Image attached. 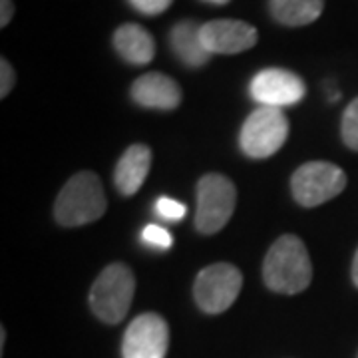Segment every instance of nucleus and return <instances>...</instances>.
<instances>
[{
    "label": "nucleus",
    "instance_id": "1",
    "mask_svg": "<svg viewBox=\"0 0 358 358\" xmlns=\"http://www.w3.org/2000/svg\"><path fill=\"white\" fill-rule=\"evenodd\" d=\"M263 279L275 293H303L313 281V263L305 243L294 235L279 237L265 257Z\"/></svg>",
    "mask_w": 358,
    "mask_h": 358
},
{
    "label": "nucleus",
    "instance_id": "2",
    "mask_svg": "<svg viewBox=\"0 0 358 358\" xmlns=\"http://www.w3.org/2000/svg\"><path fill=\"white\" fill-rule=\"evenodd\" d=\"M106 195L94 171H80L66 181L54 203V217L64 227H80L98 221L106 213Z\"/></svg>",
    "mask_w": 358,
    "mask_h": 358
},
{
    "label": "nucleus",
    "instance_id": "3",
    "mask_svg": "<svg viewBox=\"0 0 358 358\" xmlns=\"http://www.w3.org/2000/svg\"><path fill=\"white\" fill-rule=\"evenodd\" d=\"M136 293V277L124 263H112L98 275L90 291V307L108 324L126 319Z\"/></svg>",
    "mask_w": 358,
    "mask_h": 358
},
{
    "label": "nucleus",
    "instance_id": "4",
    "mask_svg": "<svg viewBox=\"0 0 358 358\" xmlns=\"http://www.w3.org/2000/svg\"><path fill=\"white\" fill-rule=\"evenodd\" d=\"M235 203H237L235 183L221 173H207L197 183L195 227L203 235L219 233L233 217Z\"/></svg>",
    "mask_w": 358,
    "mask_h": 358
},
{
    "label": "nucleus",
    "instance_id": "5",
    "mask_svg": "<svg viewBox=\"0 0 358 358\" xmlns=\"http://www.w3.org/2000/svg\"><path fill=\"white\" fill-rule=\"evenodd\" d=\"M289 136V122L277 108H257L245 120L239 143L247 157L265 159L275 155L282 148Z\"/></svg>",
    "mask_w": 358,
    "mask_h": 358
},
{
    "label": "nucleus",
    "instance_id": "6",
    "mask_svg": "<svg viewBox=\"0 0 358 358\" xmlns=\"http://www.w3.org/2000/svg\"><path fill=\"white\" fill-rule=\"evenodd\" d=\"M294 201L303 207H317L345 192L346 173L331 162H308L291 179Z\"/></svg>",
    "mask_w": 358,
    "mask_h": 358
},
{
    "label": "nucleus",
    "instance_id": "7",
    "mask_svg": "<svg viewBox=\"0 0 358 358\" xmlns=\"http://www.w3.org/2000/svg\"><path fill=\"white\" fill-rule=\"evenodd\" d=\"M243 287L241 271L229 263H215L205 267L193 285L195 303L207 315H219L237 301Z\"/></svg>",
    "mask_w": 358,
    "mask_h": 358
},
{
    "label": "nucleus",
    "instance_id": "8",
    "mask_svg": "<svg viewBox=\"0 0 358 358\" xmlns=\"http://www.w3.org/2000/svg\"><path fill=\"white\" fill-rule=\"evenodd\" d=\"M169 348V327L164 317L143 313L129 322L122 343L124 358H166Z\"/></svg>",
    "mask_w": 358,
    "mask_h": 358
},
{
    "label": "nucleus",
    "instance_id": "9",
    "mask_svg": "<svg viewBox=\"0 0 358 358\" xmlns=\"http://www.w3.org/2000/svg\"><path fill=\"white\" fill-rule=\"evenodd\" d=\"M305 82L294 72L282 68L261 70L249 84V94L257 103L277 110L299 103L305 98Z\"/></svg>",
    "mask_w": 358,
    "mask_h": 358
},
{
    "label": "nucleus",
    "instance_id": "10",
    "mask_svg": "<svg viewBox=\"0 0 358 358\" xmlns=\"http://www.w3.org/2000/svg\"><path fill=\"white\" fill-rule=\"evenodd\" d=\"M257 28L243 20H211L201 24V40L209 54H241L257 44Z\"/></svg>",
    "mask_w": 358,
    "mask_h": 358
},
{
    "label": "nucleus",
    "instance_id": "11",
    "mask_svg": "<svg viewBox=\"0 0 358 358\" xmlns=\"http://www.w3.org/2000/svg\"><path fill=\"white\" fill-rule=\"evenodd\" d=\"M131 98L141 108L176 110L181 103V88L173 78L162 72H148L131 84Z\"/></svg>",
    "mask_w": 358,
    "mask_h": 358
},
{
    "label": "nucleus",
    "instance_id": "12",
    "mask_svg": "<svg viewBox=\"0 0 358 358\" xmlns=\"http://www.w3.org/2000/svg\"><path fill=\"white\" fill-rule=\"evenodd\" d=\"M150 167H152V150L143 143L129 145L115 166V187L124 195L138 193L150 173Z\"/></svg>",
    "mask_w": 358,
    "mask_h": 358
},
{
    "label": "nucleus",
    "instance_id": "13",
    "mask_svg": "<svg viewBox=\"0 0 358 358\" xmlns=\"http://www.w3.org/2000/svg\"><path fill=\"white\" fill-rule=\"evenodd\" d=\"M114 48L131 66H145L155 58L154 36L140 24H122L114 32Z\"/></svg>",
    "mask_w": 358,
    "mask_h": 358
},
{
    "label": "nucleus",
    "instance_id": "14",
    "mask_svg": "<svg viewBox=\"0 0 358 358\" xmlns=\"http://www.w3.org/2000/svg\"><path fill=\"white\" fill-rule=\"evenodd\" d=\"M169 44L173 54L189 68L205 66L211 58L201 40V26H197L193 20H183L173 26L169 34Z\"/></svg>",
    "mask_w": 358,
    "mask_h": 358
},
{
    "label": "nucleus",
    "instance_id": "15",
    "mask_svg": "<svg viewBox=\"0 0 358 358\" xmlns=\"http://www.w3.org/2000/svg\"><path fill=\"white\" fill-rule=\"evenodd\" d=\"M271 16L282 26H307L319 20L324 0H268Z\"/></svg>",
    "mask_w": 358,
    "mask_h": 358
},
{
    "label": "nucleus",
    "instance_id": "16",
    "mask_svg": "<svg viewBox=\"0 0 358 358\" xmlns=\"http://www.w3.org/2000/svg\"><path fill=\"white\" fill-rule=\"evenodd\" d=\"M341 134H343V141L346 145L358 152V98L348 103V108L345 110Z\"/></svg>",
    "mask_w": 358,
    "mask_h": 358
},
{
    "label": "nucleus",
    "instance_id": "17",
    "mask_svg": "<svg viewBox=\"0 0 358 358\" xmlns=\"http://www.w3.org/2000/svg\"><path fill=\"white\" fill-rule=\"evenodd\" d=\"M141 241L148 245V247H154L157 251H166L173 245V237L167 229H164L162 225H145L141 231Z\"/></svg>",
    "mask_w": 358,
    "mask_h": 358
},
{
    "label": "nucleus",
    "instance_id": "18",
    "mask_svg": "<svg viewBox=\"0 0 358 358\" xmlns=\"http://www.w3.org/2000/svg\"><path fill=\"white\" fill-rule=\"evenodd\" d=\"M155 213L166 221H181L187 213V207L171 197H159L155 201Z\"/></svg>",
    "mask_w": 358,
    "mask_h": 358
},
{
    "label": "nucleus",
    "instance_id": "19",
    "mask_svg": "<svg viewBox=\"0 0 358 358\" xmlns=\"http://www.w3.org/2000/svg\"><path fill=\"white\" fill-rule=\"evenodd\" d=\"M134 10H138L143 16H159L171 6L173 0H128Z\"/></svg>",
    "mask_w": 358,
    "mask_h": 358
},
{
    "label": "nucleus",
    "instance_id": "20",
    "mask_svg": "<svg viewBox=\"0 0 358 358\" xmlns=\"http://www.w3.org/2000/svg\"><path fill=\"white\" fill-rule=\"evenodd\" d=\"M14 84H16V72L13 64L6 58H2L0 60V98H6L14 88Z\"/></svg>",
    "mask_w": 358,
    "mask_h": 358
},
{
    "label": "nucleus",
    "instance_id": "21",
    "mask_svg": "<svg viewBox=\"0 0 358 358\" xmlns=\"http://www.w3.org/2000/svg\"><path fill=\"white\" fill-rule=\"evenodd\" d=\"M14 16V2L13 0H0V26L6 28L10 24Z\"/></svg>",
    "mask_w": 358,
    "mask_h": 358
},
{
    "label": "nucleus",
    "instance_id": "22",
    "mask_svg": "<svg viewBox=\"0 0 358 358\" xmlns=\"http://www.w3.org/2000/svg\"><path fill=\"white\" fill-rule=\"evenodd\" d=\"M352 281L358 287V249H357V255H355V261H352Z\"/></svg>",
    "mask_w": 358,
    "mask_h": 358
},
{
    "label": "nucleus",
    "instance_id": "23",
    "mask_svg": "<svg viewBox=\"0 0 358 358\" xmlns=\"http://www.w3.org/2000/svg\"><path fill=\"white\" fill-rule=\"evenodd\" d=\"M4 343H6V331H0V350H4Z\"/></svg>",
    "mask_w": 358,
    "mask_h": 358
},
{
    "label": "nucleus",
    "instance_id": "24",
    "mask_svg": "<svg viewBox=\"0 0 358 358\" xmlns=\"http://www.w3.org/2000/svg\"><path fill=\"white\" fill-rule=\"evenodd\" d=\"M205 2H209V4H219V6H223V4H227L229 0H205Z\"/></svg>",
    "mask_w": 358,
    "mask_h": 358
}]
</instances>
